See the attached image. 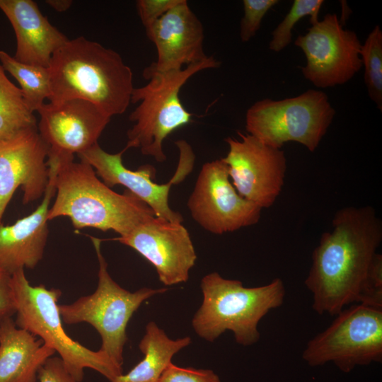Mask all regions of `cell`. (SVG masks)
<instances>
[{
  "label": "cell",
  "mask_w": 382,
  "mask_h": 382,
  "mask_svg": "<svg viewBox=\"0 0 382 382\" xmlns=\"http://www.w3.org/2000/svg\"><path fill=\"white\" fill-rule=\"evenodd\" d=\"M359 55L370 98L382 110V31L376 25L361 45Z\"/></svg>",
  "instance_id": "24"
},
{
  "label": "cell",
  "mask_w": 382,
  "mask_h": 382,
  "mask_svg": "<svg viewBox=\"0 0 382 382\" xmlns=\"http://www.w3.org/2000/svg\"><path fill=\"white\" fill-rule=\"evenodd\" d=\"M182 0H138L136 6L142 25L150 27Z\"/></svg>",
  "instance_id": "28"
},
{
  "label": "cell",
  "mask_w": 382,
  "mask_h": 382,
  "mask_svg": "<svg viewBox=\"0 0 382 382\" xmlns=\"http://www.w3.org/2000/svg\"><path fill=\"white\" fill-rule=\"evenodd\" d=\"M11 286L16 309V325L37 337L59 354L69 373L81 382L84 369H93L108 381L122 373L103 351H93L71 338L65 332L58 307L59 289L45 285L33 286L25 270L11 275Z\"/></svg>",
  "instance_id": "5"
},
{
  "label": "cell",
  "mask_w": 382,
  "mask_h": 382,
  "mask_svg": "<svg viewBox=\"0 0 382 382\" xmlns=\"http://www.w3.org/2000/svg\"><path fill=\"white\" fill-rule=\"evenodd\" d=\"M145 30L156 47L157 59L144 70L143 76L181 70L185 65L209 57L204 51L202 23L186 0H182Z\"/></svg>",
  "instance_id": "17"
},
{
  "label": "cell",
  "mask_w": 382,
  "mask_h": 382,
  "mask_svg": "<svg viewBox=\"0 0 382 382\" xmlns=\"http://www.w3.org/2000/svg\"><path fill=\"white\" fill-rule=\"evenodd\" d=\"M37 129L49 153L74 156L98 144L111 117L92 103L79 98L45 103L37 111Z\"/></svg>",
  "instance_id": "16"
},
{
  "label": "cell",
  "mask_w": 382,
  "mask_h": 382,
  "mask_svg": "<svg viewBox=\"0 0 382 382\" xmlns=\"http://www.w3.org/2000/svg\"><path fill=\"white\" fill-rule=\"evenodd\" d=\"M294 44L306 58L301 68L304 77L318 88H328L349 81L361 68V44L357 34L343 28L337 14L327 13L311 25Z\"/></svg>",
  "instance_id": "11"
},
{
  "label": "cell",
  "mask_w": 382,
  "mask_h": 382,
  "mask_svg": "<svg viewBox=\"0 0 382 382\" xmlns=\"http://www.w3.org/2000/svg\"><path fill=\"white\" fill-rule=\"evenodd\" d=\"M240 139L227 137L228 151L221 160L227 166L238 193L262 209L273 205L284 184V151L265 144L251 134L238 132Z\"/></svg>",
  "instance_id": "13"
},
{
  "label": "cell",
  "mask_w": 382,
  "mask_h": 382,
  "mask_svg": "<svg viewBox=\"0 0 382 382\" xmlns=\"http://www.w3.org/2000/svg\"><path fill=\"white\" fill-rule=\"evenodd\" d=\"M324 1L295 0L284 18L272 33V40L269 48L279 52L291 42L292 29L302 18L309 16L311 25L317 23L318 13Z\"/></svg>",
  "instance_id": "25"
},
{
  "label": "cell",
  "mask_w": 382,
  "mask_h": 382,
  "mask_svg": "<svg viewBox=\"0 0 382 382\" xmlns=\"http://www.w3.org/2000/svg\"><path fill=\"white\" fill-rule=\"evenodd\" d=\"M278 3V0L243 1L244 14L240 25V37L243 42H248L255 35L263 17Z\"/></svg>",
  "instance_id": "26"
},
{
  "label": "cell",
  "mask_w": 382,
  "mask_h": 382,
  "mask_svg": "<svg viewBox=\"0 0 382 382\" xmlns=\"http://www.w3.org/2000/svg\"><path fill=\"white\" fill-rule=\"evenodd\" d=\"M112 240L132 248L147 260L165 286L186 282L197 260L187 228L182 224L155 216Z\"/></svg>",
  "instance_id": "14"
},
{
  "label": "cell",
  "mask_w": 382,
  "mask_h": 382,
  "mask_svg": "<svg viewBox=\"0 0 382 382\" xmlns=\"http://www.w3.org/2000/svg\"><path fill=\"white\" fill-rule=\"evenodd\" d=\"M48 158L57 168L55 199L48 212V221L66 216L76 229L111 230L123 236L155 216L149 206L130 192L113 191L89 164L75 162L74 156L49 153Z\"/></svg>",
  "instance_id": "3"
},
{
  "label": "cell",
  "mask_w": 382,
  "mask_h": 382,
  "mask_svg": "<svg viewBox=\"0 0 382 382\" xmlns=\"http://www.w3.org/2000/svg\"><path fill=\"white\" fill-rule=\"evenodd\" d=\"M11 277L0 266V323L16 313Z\"/></svg>",
  "instance_id": "30"
},
{
  "label": "cell",
  "mask_w": 382,
  "mask_h": 382,
  "mask_svg": "<svg viewBox=\"0 0 382 382\" xmlns=\"http://www.w3.org/2000/svg\"><path fill=\"white\" fill-rule=\"evenodd\" d=\"M48 70L51 103L83 99L110 117L131 103V68L119 53L97 42L83 36L69 40L53 54Z\"/></svg>",
  "instance_id": "2"
},
{
  "label": "cell",
  "mask_w": 382,
  "mask_h": 382,
  "mask_svg": "<svg viewBox=\"0 0 382 382\" xmlns=\"http://www.w3.org/2000/svg\"><path fill=\"white\" fill-rule=\"evenodd\" d=\"M35 126L37 125L34 113L26 105L20 88L8 79L0 63V141Z\"/></svg>",
  "instance_id": "23"
},
{
  "label": "cell",
  "mask_w": 382,
  "mask_h": 382,
  "mask_svg": "<svg viewBox=\"0 0 382 382\" xmlns=\"http://www.w3.org/2000/svg\"><path fill=\"white\" fill-rule=\"evenodd\" d=\"M55 353L11 317L0 323V382H36L40 367Z\"/></svg>",
  "instance_id": "20"
},
{
  "label": "cell",
  "mask_w": 382,
  "mask_h": 382,
  "mask_svg": "<svg viewBox=\"0 0 382 382\" xmlns=\"http://www.w3.org/2000/svg\"><path fill=\"white\" fill-rule=\"evenodd\" d=\"M98 261L96 291L69 304H59L62 320L68 325L87 323L99 333L100 350L118 366L123 365V352L127 341V324L141 303L167 291L166 288L142 287L131 292L120 286L110 275L101 252V240L90 236Z\"/></svg>",
  "instance_id": "7"
},
{
  "label": "cell",
  "mask_w": 382,
  "mask_h": 382,
  "mask_svg": "<svg viewBox=\"0 0 382 382\" xmlns=\"http://www.w3.org/2000/svg\"><path fill=\"white\" fill-rule=\"evenodd\" d=\"M335 110L325 93L313 89L283 100H260L245 115L248 134L270 146L281 149L288 141L314 151L330 125Z\"/></svg>",
  "instance_id": "8"
},
{
  "label": "cell",
  "mask_w": 382,
  "mask_h": 382,
  "mask_svg": "<svg viewBox=\"0 0 382 382\" xmlns=\"http://www.w3.org/2000/svg\"><path fill=\"white\" fill-rule=\"evenodd\" d=\"M191 343L188 336L175 340L170 338L154 322L146 326L139 344L143 359L128 373L122 374L109 382H158L172 358Z\"/></svg>",
  "instance_id": "21"
},
{
  "label": "cell",
  "mask_w": 382,
  "mask_h": 382,
  "mask_svg": "<svg viewBox=\"0 0 382 382\" xmlns=\"http://www.w3.org/2000/svg\"><path fill=\"white\" fill-rule=\"evenodd\" d=\"M47 165L49 182L37 209L13 224H0V266L10 275L34 268L43 257L49 234L47 214L56 191V164L48 159Z\"/></svg>",
  "instance_id": "18"
},
{
  "label": "cell",
  "mask_w": 382,
  "mask_h": 382,
  "mask_svg": "<svg viewBox=\"0 0 382 382\" xmlns=\"http://www.w3.org/2000/svg\"><path fill=\"white\" fill-rule=\"evenodd\" d=\"M187 206L196 223L217 235L256 224L262 212L238 193L221 158L203 164Z\"/></svg>",
  "instance_id": "12"
},
{
  "label": "cell",
  "mask_w": 382,
  "mask_h": 382,
  "mask_svg": "<svg viewBox=\"0 0 382 382\" xmlns=\"http://www.w3.org/2000/svg\"><path fill=\"white\" fill-rule=\"evenodd\" d=\"M175 144L179 152L177 168L170 180L164 184L154 181L156 169L151 165L141 166L136 170L125 167L122 161V155L127 151L125 147L117 154H110L97 144L77 156L80 161L89 164L109 187L122 185L149 206L155 216L182 224L181 214L169 205V193L173 185L180 183L192 171L195 155L185 140L179 139Z\"/></svg>",
  "instance_id": "10"
},
{
  "label": "cell",
  "mask_w": 382,
  "mask_h": 382,
  "mask_svg": "<svg viewBox=\"0 0 382 382\" xmlns=\"http://www.w3.org/2000/svg\"><path fill=\"white\" fill-rule=\"evenodd\" d=\"M158 382H221L211 369L181 367L172 362L166 368Z\"/></svg>",
  "instance_id": "27"
},
{
  "label": "cell",
  "mask_w": 382,
  "mask_h": 382,
  "mask_svg": "<svg viewBox=\"0 0 382 382\" xmlns=\"http://www.w3.org/2000/svg\"><path fill=\"white\" fill-rule=\"evenodd\" d=\"M46 2L58 12L68 10L72 4V1L70 0H48Z\"/></svg>",
  "instance_id": "31"
},
{
  "label": "cell",
  "mask_w": 382,
  "mask_h": 382,
  "mask_svg": "<svg viewBox=\"0 0 382 382\" xmlns=\"http://www.w3.org/2000/svg\"><path fill=\"white\" fill-rule=\"evenodd\" d=\"M322 234L304 282L313 294V309L335 316L345 306H371L369 272L382 241V222L371 206L346 207Z\"/></svg>",
  "instance_id": "1"
},
{
  "label": "cell",
  "mask_w": 382,
  "mask_h": 382,
  "mask_svg": "<svg viewBox=\"0 0 382 382\" xmlns=\"http://www.w3.org/2000/svg\"><path fill=\"white\" fill-rule=\"evenodd\" d=\"M220 64V62L209 56L181 70L144 76L149 82L134 88L132 94L131 103L139 105L129 115L133 125L127 133L126 149H139L143 155L152 157L158 163L165 162L164 140L192 121L193 115L185 109L180 98L182 87L197 73L217 68Z\"/></svg>",
  "instance_id": "6"
},
{
  "label": "cell",
  "mask_w": 382,
  "mask_h": 382,
  "mask_svg": "<svg viewBox=\"0 0 382 382\" xmlns=\"http://www.w3.org/2000/svg\"><path fill=\"white\" fill-rule=\"evenodd\" d=\"M0 10L15 33L13 57L20 62L48 68L53 54L69 40L33 0H0Z\"/></svg>",
  "instance_id": "19"
},
{
  "label": "cell",
  "mask_w": 382,
  "mask_h": 382,
  "mask_svg": "<svg viewBox=\"0 0 382 382\" xmlns=\"http://www.w3.org/2000/svg\"><path fill=\"white\" fill-rule=\"evenodd\" d=\"M303 352L311 366L333 363L344 373L357 366L382 361V308L353 305L336 315Z\"/></svg>",
  "instance_id": "9"
},
{
  "label": "cell",
  "mask_w": 382,
  "mask_h": 382,
  "mask_svg": "<svg viewBox=\"0 0 382 382\" xmlns=\"http://www.w3.org/2000/svg\"><path fill=\"white\" fill-rule=\"evenodd\" d=\"M0 63L5 71L13 76L20 85L23 100L34 112L38 111L50 96V76L48 68L17 61L13 56L0 50Z\"/></svg>",
  "instance_id": "22"
},
{
  "label": "cell",
  "mask_w": 382,
  "mask_h": 382,
  "mask_svg": "<svg viewBox=\"0 0 382 382\" xmlns=\"http://www.w3.org/2000/svg\"><path fill=\"white\" fill-rule=\"evenodd\" d=\"M200 287L202 302L192 319L195 333L214 342L230 330L243 346L260 340L259 322L270 310L282 305L286 292L279 278L264 286L245 287L241 281L225 279L216 272L203 277Z\"/></svg>",
  "instance_id": "4"
},
{
  "label": "cell",
  "mask_w": 382,
  "mask_h": 382,
  "mask_svg": "<svg viewBox=\"0 0 382 382\" xmlns=\"http://www.w3.org/2000/svg\"><path fill=\"white\" fill-rule=\"evenodd\" d=\"M40 382H78L67 371L59 357L52 356L40 367Z\"/></svg>",
  "instance_id": "29"
},
{
  "label": "cell",
  "mask_w": 382,
  "mask_h": 382,
  "mask_svg": "<svg viewBox=\"0 0 382 382\" xmlns=\"http://www.w3.org/2000/svg\"><path fill=\"white\" fill-rule=\"evenodd\" d=\"M49 149L37 126L0 141V224L19 187L25 204L44 195L49 182Z\"/></svg>",
  "instance_id": "15"
}]
</instances>
